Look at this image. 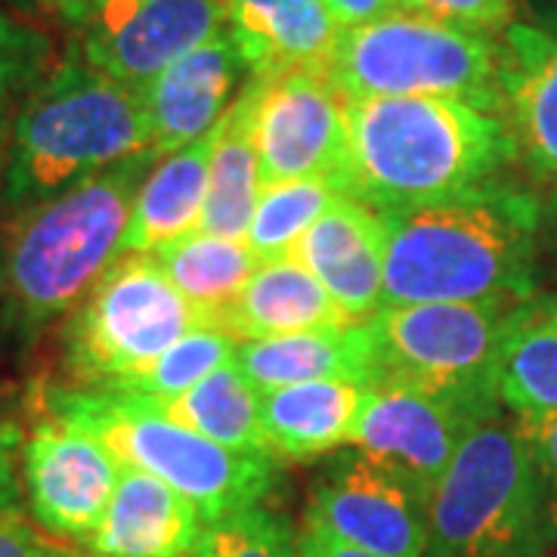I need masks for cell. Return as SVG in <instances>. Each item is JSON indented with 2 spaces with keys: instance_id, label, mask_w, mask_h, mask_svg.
Returning <instances> with one entry per match:
<instances>
[{
  "instance_id": "1",
  "label": "cell",
  "mask_w": 557,
  "mask_h": 557,
  "mask_svg": "<svg viewBox=\"0 0 557 557\" xmlns=\"http://www.w3.org/2000/svg\"><path fill=\"white\" fill-rule=\"evenodd\" d=\"M381 218L384 304H523L536 295L542 196L515 180Z\"/></svg>"
},
{
  "instance_id": "2",
  "label": "cell",
  "mask_w": 557,
  "mask_h": 557,
  "mask_svg": "<svg viewBox=\"0 0 557 557\" xmlns=\"http://www.w3.org/2000/svg\"><path fill=\"white\" fill-rule=\"evenodd\" d=\"M156 161L146 149L10 218L0 236V335L13 350H32L124 255L139 183Z\"/></svg>"
},
{
  "instance_id": "3",
  "label": "cell",
  "mask_w": 557,
  "mask_h": 557,
  "mask_svg": "<svg viewBox=\"0 0 557 557\" xmlns=\"http://www.w3.org/2000/svg\"><path fill=\"white\" fill-rule=\"evenodd\" d=\"M511 161L508 127L478 106L437 97L347 100L338 186L379 214L478 189Z\"/></svg>"
},
{
  "instance_id": "4",
  "label": "cell",
  "mask_w": 557,
  "mask_h": 557,
  "mask_svg": "<svg viewBox=\"0 0 557 557\" xmlns=\"http://www.w3.org/2000/svg\"><path fill=\"white\" fill-rule=\"evenodd\" d=\"M149 146L139 90L102 75L72 44L13 119L0 211L16 218Z\"/></svg>"
},
{
  "instance_id": "5",
  "label": "cell",
  "mask_w": 557,
  "mask_h": 557,
  "mask_svg": "<svg viewBox=\"0 0 557 557\" xmlns=\"http://www.w3.org/2000/svg\"><path fill=\"white\" fill-rule=\"evenodd\" d=\"M32 406L97 440L121 468L168 483L205 520L263 505L278 483L276 458L245 456L211 443L134 394L44 379L32 387Z\"/></svg>"
},
{
  "instance_id": "6",
  "label": "cell",
  "mask_w": 557,
  "mask_h": 557,
  "mask_svg": "<svg viewBox=\"0 0 557 557\" xmlns=\"http://www.w3.org/2000/svg\"><path fill=\"white\" fill-rule=\"evenodd\" d=\"M552 545L536 461L496 409L458 443L431 493L424 557H542Z\"/></svg>"
},
{
  "instance_id": "7",
  "label": "cell",
  "mask_w": 557,
  "mask_h": 557,
  "mask_svg": "<svg viewBox=\"0 0 557 557\" xmlns=\"http://www.w3.org/2000/svg\"><path fill=\"white\" fill-rule=\"evenodd\" d=\"M325 78L344 100L437 97L498 115L496 40L428 13L341 28Z\"/></svg>"
},
{
  "instance_id": "8",
  "label": "cell",
  "mask_w": 557,
  "mask_h": 557,
  "mask_svg": "<svg viewBox=\"0 0 557 557\" xmlns=\"http://www.w3.org/2000/svg\"><path fill=\"white\" fill-rule=\"evenodd\" d=\"M196 329H211L152 255L127 251L65 317L60 357L69 384L119 387Z\"/></svg>"
},
{
  "instance_id": "9",
  "label": "cell",
  "mask_w": 557,
  "mask_h": 557,
  "mask_svg": "<svg viewBox=\"0 0 557 557\" xmlns=\"http://www.w3.org/2000/svg\"><path fill=\"white\" fill-rule=\"evenodd\" d=\"M515 307L511 300L384 304L366 319L375 379L409 381L478 409H496L498 350Z\"/></svg>"
},
{
  "instance_id": "10",
  "label": "cell",
  "mask_w": 557,
  "mask_h": 557,
  "mask_svg": "<svg viewBox=\"0 0 557 557\" xmlns=\"http://www.w3.org/2000/svg\"><path fill=\"white\" fill-rule=\"evenodd\" d=\"M78 53L139 90L168 65L230 28L226 0H97L78 22Z\"/></svg>"
},
{
  "instance_id": "11",
  "label": "cell",
  "mask_w": 557,
  "mask_h": 557,
  "mask_svg": "<svg viewBox=\"0 0 557 557\" xmlns=\"http://www.w3.org/2000/svg\"><path fill=\"white\" fill-rule=\"evenodd\" d=\"M304 518L375 557H424L431 496L357 449H338L313 480Z\"/></svg>"
},
{
  "instance_id": "12",
  "label": "cell",
  "mask_w": 557,
  "mask_h": 557,
  "mask_svg": "<svg viewBox=\"0 0 557 557\" xmlns=\"http://www.w3.org/2000/svg\"><path fill=\"white\" fill-rule=\"evenodd\" d=\"M260 189L285 180L338 183L347 146V100L325 72H285L248 81Z\"/></svg>"
},
{
  "instance_id": "13",
  "label": "cell",
  "mask_w": 557,
  "mask_h": 557,
  "mask_svg": "<svg viewBox=\"0 0 557 557\" xmlns=\"http://www.w3.org/2000/svg\"><path fill=\"white\" fill-rule=\"evenodd\" d=\"M496 409H478L409 381L375 379L366 384V403L350 449L412 480L431 496L456 456L458 443L480 418L493 416Z\"/></svg>"
},
{
  "instance_id": "14",
  "label": "cell",
  "mask_w": 557,
  "mask_h": 557,
  "mask_svg": "<svg viewBox=\"0 0 557 557\" xmlns=\"http://www.w3.org/2000/svg\"><path fill=\"white\" fill-rule=\"evenodd\" d=\"M119 478L121 465L97 440L35 412L32 434L22 443V483L40 530L81 545L106 515Z\"/></svg>"
},
{
  "instance_id": "15",
  "label": "cell",
  "mask_w": 557,
  "mask_h": 557,
  "mask_svg": "<svg viewBox=\"0 0 557 557\" xmlns=\"http://www.w3.org/2000/svg\"><path fill=\"white\" fill-rule=\"evenodd\" d=\"M251 69L242 57L239 40L230 28L168 65L159 78L139 87L149 121V146L164 159L214 131L226 109L236 102Z\"/></svg>"
},
{
  "instance_id": "16",
  "label": "cell",
  "mask_w": 557,
  "mask_h": 557,
  "mask_svg": "<svg viewBox=\"0 0 557 557\" xmlns=\"http://www.w3.org/2000/svg\"><path fill=\"white\" fill-rule=\"evenodd\" d=\"M498 119L539 193H557V35L515 22L496 40Z\"/></svg>"
},
{
  "instance_id": "17",
  "label": "cell",
  "mask_w": 557,
  "mask_h": 557,
  "mask_svg": "<svg viewBox=\"0 0 557 557\" xmlns=\"http://www.w3.org/2000/svg\"><path fill=\"white\" fill-rule=\"evenodd\" d=\"M384 218L362 201L341 196L295 242L288 258L319 278L341 310L362 325L384 307Z\"/></svg>"
},
{
  "instance_id": "18",
  "label": "cell",
  "mask_w": 557,
  "mask_h": 557,
  "mask_svg": "<svg viewBox=\"0 0 557 557\" xmlns=\"http://www.w3.org/2000/svg\"><path fill=\"white\" fill-rule=\"evenodd\" d=\"M201 527L189 498L152 474L121 468L106 515L78 548L87 557H189Z\"/></svg>"
},
{
  "instance_id": "19",
  "label": "cell",
  "mask_w": 557,
  "mask_h": 557,
  "mask_svg": "<svg viewBox=\"0 0 557 557\" xmlns=\"http://www.w3.org/2000/svg\"><path fill=\"white\" fill-rule=\"evenodd\" d=\"M354 319L319 285L298 260H260L236 300L214 317V329L233 341L278 338L317 329H350Z\"/></svg>"
},
{
  "instance_id": "20",
  "label": "cell",
  "mask_w": 557,
  "mask_h": 557,
  "mask_svg": "<svg viewBox=\"0 0 557 557\" xmlns=\"http://www.w3.org/2000/svg\"><path fill=\"white\" fill-rule=\"evenodd\" d=\"M230 32L251 78L325 72L341 28L325 0H226Z\"/></svg>"
},
{
  "instance_id": "21",
  "label": "cell",
  "mask_w": 557,
  "mask_h": 557,
  "mask_svg": "<svg viewBox=\"0 0 557 557\" xmlns=\"http://www.w3.org/2000/svg\"><path fill=\"white\" fill-rule=\"evenodd\" d=\"M366 403L362 381H304L260 391V424L270 456L317 461L350 446Z\"/></svg>"
},
{
  "instance_id": "22",
  "label": "cell",
  "mask_w": 557,
  "mask_h": 557,
  "mask_svg": "<svg viewBox=\"0 0 557 557\" xmlns=\"http://www.w3.org/2000/svg\"><path fill=\"white\" fill-rule=\"evenodd\" d=\"M233 359L258 391L304 384V381L375 379V354L366 322L350 329H317L278 338L242 341Z\"/></svg>"
},
{
  "instance_id": "23",
  "label": "cell",
  "mask_w": 557,
  "mask_h": 557,
  "mask_svg": "<svg viewBox=\"0 0 557 557\" xmlns=\"http://www.w3.org/2000/svg\"><path fill=\"white\" fill-rule=\"evenodd\" d=\"M211 146L214 131L152 164V171L139 183L131 226L124 236V255H152L161 245L199 230L208 196Z\"/></svg>"
},
{
  "instance_id": "24",
  "label": "cell",
  "mask_w": 557,
  "mask_h": 557,
  "mask_svg": "<svg viewBox=\"0 0 557 557\" xmlns=\"http://www.w3.org/2000/svg\"><path fill=\"white\" fill-rule=\"evenodd\" d=\"M496 391L511 416H557V292L515 307L498 350Z\"/></svg>"
},
{
  "instance_id": "25",
  "label": "cell",
  "mask_w": 557,
  "mask_h": 557,
  "mask_svg": "<svg viewBox=\"0 0 557 557\" xmlns=\"http://www.w3.org/2000/svg\"><path fill=\"white\" fill-rule=\"evenodd\" d=\"M260 199V161L251 124V94L248 84L226 115L214 124L208 196L201 211V233L245 242Z\"/></svg>"
},
{
  "instance_id": "26",
  "label": "cell",
  "mask_w": 557,
  "mask_h": 557,
  "mask_svg": "<svg viewBox=\"0 0 557 557\" xmlns=\"http://www.w3.org/2000/svg\"><path fill=\"white\" fill-rule=\"evenodd\" d=\"M143 399L156 406L164 418L196 431L211 443H220L245 456L273 458L260 424V391L248 381L236 359H226L220 369L177 397Z\"/></svg>"
},
{
  "instance_id": "27",
  "label": "cell",
  "mask_w": 557,
  "mask_h": 557,
  "mask_svg": "<svg viewBox=\"0 0 557 557\" xmlns=\"http://www.w3.org/2000/svg\"><path fill=\"white\" fill-rule=\"evenodd\" d=\"M152 258L159 260L161 273L177 285L180 295L208 317L211 329L214 317L236 300L260 267L258 255L245 242L201 230L161 245Z\"/></svg>"
},
{
  "instance_id": "28",
  "label": "cell",
  "mask_w": 557,
  "mask_h": 557,
  "mask_svg": "<svg viewBox=\"0 0 557 557\" xmlns=\"http://www.w3.org/2000/svg\"><path fill=\"white\" fill-rule=\"evenodd\" d=\"M341 196H344L341 186L329 177L285 180V183L263 186L251 226H248V236H245V245L258 255V260L285 258L295 248V242Z\"/></svg>"
},
{
  "instance_id": "29",
  "label": "cell",
  "mask_w": 557,
  "mask_h": 557,
  "mask_svg": "<svg viewBox=\"0 0 557 557\" xmlns=\"http://www.w3.org/2000/svg\"><path fill=\"white\" fill-rule=\"evenodd\" d=\"M236 344L230 335H223L218 329H196L186 338H180L174 347H168L161 357H156L143 372L134 379L121 381L119 387H106V391H121V394H137V397H177L183 391H189L193 384H199L205 375H211L220 369L226 359H233Z\"/></svg>"
},
{
  "instance_id": "30",
  "label": "cell",
  "mask_w": 557,
  "mask_h": 557,
  "mask_svg": "<svg viewBox=\"0 0 557 557\" xmlns=\"http://www.w3.org/2000/svg\"><path fill=\"white\" fill-rule=\"evenodd\" d=\"M292 520L267 505L205 520L193 557H298Z\"/></svg>"
},
{
  "instance_id": "31",
  "label": "cell",
  "mask_w": 557,
  "mask_h": 557,
  "mask_svg": "<svg viewBox=\"0 0 557 557\" xmlns=\"http://www.w3.org/2000/svg\"><path fill=\"white\" fill-rule=\"evenodd\" d=\"M50 38L40 28L0 13V139L22 100L50 72Z\"/></svg>"
},
{
  "instance_id": "32",
  "label": "cell",
  "mask_w": 557,
  "mask_h": 557,
  "mask_svg": "<svg viewBox=\"0 0 557 557\" xmlns=\"http://www.w3.org/2000/svg\"><path fill=\"white\" fill-rule=\"evenodd\" d=\"M416 3L418 13L453 22L490 38L515 25V13H518V0H416Z\"/></svg>"
},
{
  "instance_id": "33",
  "label": "cell",
  "mask_w": 557,
  "mask_h": 557,
  "mask_svg": "<svg viewBox=\"0 0 557 557\" xmlns=\"http://www.w3.org/2000/svg\"><path fill=\"white\" fill-rule=\"evenodd\" d=\"M518 418V416H515ZM518 428L533 461H536L542 496H545V520H548V539L557 542V416L518 418Z\"/></svg>"
},
{
  "instance_id": "34",
  "label": "cell",
  "mask_w": 557,
  "mask_h": 557,
  "mask_svg": "<svg viewBox=\"0 0 557 557\" xmlns=\"http://www.w3.org/2000/svg\"><path fill=\"white\" fill-rule=\"evenodd\" d=\"M22 431L0 418V520H22Z\"/></svg>"
},
{
  "instance_id": "35",
  "label": "cell",
  "mask_w": 557,
  "mask_h": 557,
  "mask_svg": "<svg viewBox=\"0 0 557 557\" xmlns=\"http://www.w3.org/2000/svg\"><path fill=\"white\" fill-rule=\"evenodd\" d=\"M338 28H357L397 13H418L416 0H325Z\"/></svg>"
},
{
  "instance_id": "36",
  "label": "cell",
  "mask_w": 557,
  "mask_h": 557,
  "mask_svg": "<svg viewBox=\"0 0 557 557\" xmlns=\"http://www.w3.org/2000/svg\"><path fill=\"white\" fill-rule=\"evenodd\" d=\"M298 557H375L369 552H362L357 545L344 542L335 533H329L325 527H319L313 520H300L298 542H295Z\"/></svg>"
},
{
  "instance_id": "37",
  "label": "cell",
  "mask_w": 557,
  "mask_h": 557,
  "mask_svg": "<svg viewBox=\"0 0 557 557\" xmlns=\"http://www.w3.org/2000/svg\"><path fill=\"white\" fill-rule=\"evenodd\" d=\"M0 557H53V548L22 520H0Z\"/></svg>"
},
{
  "instance_id": "38",
  "label": "cell",
  "mask_w": 557,
  "mask_h": 557,
  "mask_svg": "<svg viewBox=\"0 0 557 557\" xmlns=\"http://www.w3.org/2000/svg\"><path fill=\"white\" fill-rule=\"evenodd\" d=\"M38 3L40 7H47V10H53V13H60L69 25H75L97 0H38Z\"/></svg>"
},
{
  "instance_id": "39",
  "label": "cell",
  "mask_w": 557,
  "mask_h": 557,
  "mask_svg": "<svg viewBox=\"0 0 557 557\" xmlns=\"http://www.w3.org/2000/svg\"><path fill=\"white\" fill-rule=\"evenodd\" d=\"M542 242L557 248V193L542 199Z\"/></svg>"
},
{
  "instance_id": "40",
  "label": "cell",
  "mask_w": 557,
  "mask_h": 557,
  "mask_svg": "<svg viewBox=\"0 0 557 557\" xmlns=\"http://www.w3.org/2000/svg\"><path fill=\"white\" fill-rule=\"evenodd\" d=\"M539 28H545V32H552L557 35V7H545V10H539Z\"/></svg>"
},
{
  "instance_id": "41",
  "label": "cell",
  "mask_w": 557,
  "mask_h": 557,
  "mask_svg": "<svg viewBox=\"0 0 557 557\" xmlns=\"http://www.w3.org/2000/svg\"><path fill=\"white\" fill-rule=\"evenodd\" d=\"M50 548H53V557H87L84 552H72V548H65V545H60V542H50Z\"/></svg>"
},
{
  "instance_id": "42",
  "label": "cell",
  "mask_w": 557,
  "mask_h": 557,
  "mask_svg": "<svg viewBox=\"0 0 557 557\" xmlns=\"http://www.w3.org/2000/svg\"><path fill=\"white\" fill-rule=\"evenodd\" d=\"M3 164H7V152H3V143H0V180H3Z\"/></svg>"
}]
</instances>
